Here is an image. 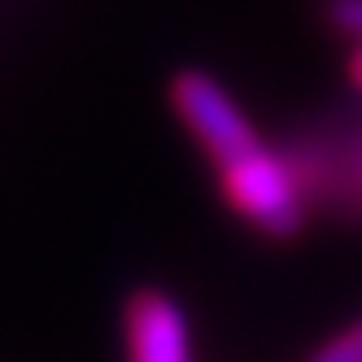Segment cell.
<instances>
[{
	"instance_id": "cell-2",
	"label": "cell",
	"mask_w": 362,
	"mask_h": 362,
	"mask_svg": "<svg viewBox=\"0 0 362 362\" xmlns=\"http://www.w3.org/2000/svg\"><path fill=\"white\" fill-rule=\"evenodd\" d=\"M170 100H175V114L184 118V127L192 132V140L210 153L214 166H223L227 158H236V153H245L262 140L253 132L249 114L236 105V96H231L214 74L184 70L170 88Z\"/></svg>"
},
{
	"instance_id": "cell-5",
	"label": "cell",
	"mask_w": 362,
	"mask_h": 362,
	"mask_svg": "<svg viewBox=\"0 0 362 362\" xmlns=\"http://www.w3.org/2000/svg\"><path fill=\"white\" fill-rule=\"evenodd\" d=\"M336 22L362 44V0H341V5H336Z\"/></svg>"
},
{
	"instance_id": "cell-1",
	"label": "cell",
	"mask_w": 362,
	"mask_h": 362,
	"mask_svg": "<svg viewBox=\"0 0 362 362\" xmlns=\"http://www.w3.org/2000/svg\"><path fill=\"white\" fill-rule=\"evenodd\" d=\"M218 175H223V197L231 201V210L245 223H253L257 231H267L275 240H288L301 231V223H305L301 184H297L293 166L267 140H257L253 148L227 158L218 166Z\"/></svg>"
},
{
	"instance_id": "cell-6",
	"label": "cell",
	"mask_w": 362,
	"mask_h": 362,
	"mask_svg": "<svg viewBox=\"0 0 362 362\" xmlns=\"http://www.w3.org/2000/svg\"><path fill=\"white\" fill-rule=\"evenodd\" d=\"M349 74H354V83L362 88V44H358V53H354V62H349Z\"/></svg>"
},
{
	"instance_id": "cell-4",
	"label": "cell",
	"mask_w": 362,
	"mask_h": 362,
	"mask_svg": "<svg viewBox=\"0 0 362 362\" xmlns=\"http://www.w3.org/2000/svg\"><path fill=\"white\" fill-rule=\"evenodd\" d=\"M305 362H362V319L327 336L323 345H315Z\"/></svg>"
},
{
	"instance_id": "cell-3",
	"label": "cell",
	"mask_w": 362,
	"mask_h": 362,
	"mask_svg": "<svg viewBox=\"0 0 362 362\" xmlns=\"http://www.w3.org/2000/svg\"><path fill=\"white\" fill-rule=\"evenodd\" d=\"M127 358L132 362H197L192 327L175 297L144 288L127 305Z\"/></svg>"
}]
</instances>
